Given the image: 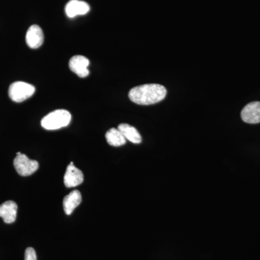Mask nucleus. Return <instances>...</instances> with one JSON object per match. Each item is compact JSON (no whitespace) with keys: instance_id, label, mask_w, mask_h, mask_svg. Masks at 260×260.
I'll list each match as a JSON object with an SVG mask.
<instances>
[{"instance_id":"1","label":"nucleus","mask_w":260,"mask_h":260,"mask_svg":"<svg viewBox=\"0 0 260 260\" xmlns=\"http://www.w3.org/2000/svg\"><path fill=\"white\" fill-rule=\"evenodd\" d=\"M167 93V89L161 85L145 84L131 89L129 92V98L135 104L151 105L164 100Z\"/></svg>"},{"instance_id":"2","label":"nucleus","mask_w":260,"mask_h":260,"mask_svg":"<svg viewBox=\"0 0 260 260\" xmlns=\"http://www.w3.org/2000/svg\"><path fill=\"white\" fill-rule=\"evenodd\" d=\"M71 121V114L64 109H59L49 113L43 118L42 126L47 130L59 129L70 124Z\"/></svg>"},{"instance_id":"3","label":"nucleus","mask_w":260,"mask_h":260,"mask_svg":"<svg viewBox=\"0 0 260 260\" xmlns=\"http://www.w3.org/2000/svg\"><path fill=\"white\" fill-rule=\"evenodd\" d=\"M35 87L25 82H15L10 85L9 96L14 102L20 103L27 100L35 93Z\"/></svg>"},{"instance_id":"4","label":"nucleus","mask_w":260,"mask_h":260,"mask_svg":"<svg viewBox=\"0 0 260 260\" xmlns=\"http://www.w3.org/2000/svg\"><path fill=\"white\" fill-rule=\"evenodd\" d=\"M14 167L19 175L22 177H28L34 174L39 167L37 160H30L25 154H20L14 159Z\"/></svg>"},{"instance_id":"5","label":"nucleus","mask_w":260,"mask_h":260,"mask_svg":"<svg viewBox=\"0 0 260 260\" xmlns=\"http://www.w3.org/2000/svg\"><path fill=\"white\" fill-rule=\"evenodd\" d=\"M84 176L82 171L73 165V162H70L67 168L64 177V183L66 187H75L83 182Z\"/></svg>"},{"instance_id":"6","label":"nucleus","mask_w":260,"mask_h":260,"mask_svg":"<svg viewBox=\"0 0 260 260\" xmlns=\"http://www.w3.org/2000/svg\"><path fill=\"white\" fill-rule=\"evenodd\" d=\"M242 120L249 124L260 122V102H254L248 104L241 112Z\"/></svg>"},{"instance_id":"7","label":"nucleus","mask_w":260,"mask_h":260,"mask_svg":"<svg viewBox=\"0 0 260 260\" xmlns=\"http://www.w3.org/2000/svg\"><path fill=\"white\" fill-rule=\"evenodd\" d=\"M89 63L88 59L85 56L76 55L70 59L69 67L70 70L80 78H85L89 75Z\"/></svg>"},{"instance_id":"8","label":"nucleus","mask_w":260,"mask_h":260,"mask_svg":"<svg viewBox=\"0 0 260 260\" xmlns=\"http://www.w3.org/2000/svg\"><path fill=\"white\" fill-rule=\"evenodd\" d=\"M90 11L88 3L80 0H70L65 7V13L70 18L87 14Z\"/></svg>"},{"instance_id":"9","label":"nucleus","mask_w":260,"mask_h":260,"mask_svg":"<svg viewBox=\"0 0 260 260\" xmlns=\"http://www.w3.org/2000/svg\"><path fill=\"white\" fill-rule=\"evenodd\" d=\"M44 37L42 29L37 25H32L26 34V43L31 49H38L44 43Z\"/></svg>"},{"instance_id":"10","label":"nucleus","mask_w":260,"mask_h":260,"mask_svg":"<svg viewBox=\"0 0 260 260\" xmlns=\"http://www.w3.org/2000/svg\"><path fill=\"white\" fill-rule=\"evenodd\" d=\"M18 205L13 201H7L0 205V217L5 223H14L16 220Z\"/></svg>"},{"instance_id":"11","label":"nucleus","mask_w":260,"mask_h":260,"mask_svg":"<svg viewBox=\"0 0 260 260\" xmlns=\"http://www.w3.org/2000/svg\"><path fill=\"white\" fill-rule=\"evenodd\" d=\"M82 196L78 190L71 191L63 200V208L67 215H71L75 208L81 203Z\"/></svg>"},{"instance_id":"12","label":"nucleus","mask_w":260,"mask_h":260,"mask_svg":"<svg viewBox=\"0 0 260 260\" xmlns=\"http://www.w3.org/2000/svg\"><path fill=\"white\" fill-rule=\"evenodd\" d=\"M118 129L122 133L125 139L129 140L131 143L135 144H140L141 143V135L134 126L128 124H121L118 126Z\"/></svg>"},{"instance_id":"13","label":"nucleus","mask_w":260,"mask_h":260,"mask_svg":"<svg viewBox=\"0 0 260 260\" xmlns=\"http://www.w3.org/2000/svg\"><path fill=\"white\" fill-rule=\"evenodd\" d=\"M107 143L112 146L119 147L126 143V139L122 133L116 128H112L106 134Z\"/></svg>"},{"instance_id":"14","label":"nucleus","mask_w":260,"mask_h":260,"mask_svg":"<svg viewBox=\"0 0 260 260\" xmlns=\"http://www.w3.org/2000/svg\"><path fill=\"white\" fill-rule=\"evenodd\" d=\"M25 260H37V253L34 248H27L25 252Z\"/></svg>"}]
</instances>
